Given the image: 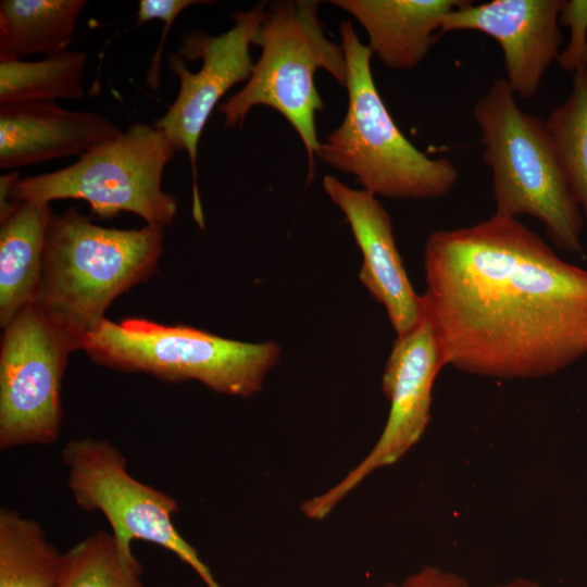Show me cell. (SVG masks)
<instances>
[{"label": "cell", "mask_w": 587, "mask_h": 587, "mask_svg": "<svg viewBox=\"0 0 587 587\" xmlns=\"http://www.w3.org/2000/svg\"><path fill=\"white\" fill-rule=\"evenodd\" d=\"M423 266V316L444 366L535 379L587 355V268L517 218L430 233Z\"/></svg>", "instance_id": "obj_1"}, {"label": "cell", "mask_w": 587, "mask_h": 587, "mask_svg": "<svg viewBox=\"0 0 587 587\" xmlns=\"http://www.w3.org/2000/svg\"><path fill=\"white\" fill-rule=\"evenodd\" d=\"M164 228H108L76 208L52 215L33 304L55 325L83 338L107 319L113 300L157 271Z\"/></svg>", "instance_id": "obj_2"}, {"label": "cell", "mask_w": 587, "mask_h": 587, "mask_svg": "<svg viewBox=\"0 0 587 587\" xmlns=\"http://www.w3.org/2000/svg\"><path fill=\"white\" fill-rule=\"evenodd\" d=\"M473 116L491 171L495 214L532 216L558 248L585 255L583 214L545 120L523 111L501 77L475 102Z\"/></svg>", "instance_id": "obj_3"}, {"label": "cell", "mask_w": 587, "mask_h": 587, "mask_svg": "<svg viewBox=\"0 0 587 587\" xmlns=\"http://www.w3.org/2000/svg\"><path fill=\"white\" fill-rule=\"evenodd\" d=\"M339 35L347 61L348 107L315 155L353 175L362 189L376 197H446L459 179L457 166L448 158L427 157L402 134L376 88L367 45L350 21L339 25Z\"/></svg>", "instance_id": "obj_4"}, {"label": "cell", "mask_w": 587, "mask_h": 587, "mask_svg": "<svg viewBox=\"0 0 587 587\" xmlns=\"http://www.w3.org/2000/svg\"><path fill=\"white\" fill-rule=\"evenodd\" d=\"M317 0H280L267 7L253 39L261 55L246 85L218 105L227 128L242 127L257 105L279 112L296 129L308 155V183L314 177L320 145L315 115L324 109L315 87L319 68L345 87L347 61L341 43L332 41L319 17Z\"/></svg>", "instance_id": "obj_5"}, {"label": "cell", "mask_w": 587, "mask_h": 587, "mask_svg": "<svg viewBox=\"0 0 587 587\" xmlns=\"http://www.w3.org/2000/svg\"><path fill=\"white\" fill-rule=\"evenodd\" d=\"M82 350L112 370L168 383L197 380L215 392L243 398L261 390L280 358L274 341L243 342L145 317L105 319L83 338Z\"/></svg>", "instance_id": "obj_6"}, {"label": "cell", "mask_w": 587, "mask_h": 587, "mask_svg": "<svg viewBox=\"0 0 587 587\" xmlns=\"http://www.w3.org/2000/svg\"><path fill=\"white\" fill-rule=\"evenodd\" d=\"M176 152L154 125L135 123L70 166L17 179L10 200L50 203L82 199L100 217L126 211L139 215L148 225L165 228L176 215L177 198L162 189V176Z\"/></svg>", "instance_id": "obj_7"}, {"label": "cell", "mask_w": 587, "mask_h": 587, "mask_svg": "<svg viewBox=\"0 0 587 587\" xmlns=\"http://www.w3.org/2000/svg\"><path fill=\"white\" fill-rule=\"evenodd\" d=\"M62 461L75 503L86 512L103 514L122 552L135 555L133 540L155 544L188 564L208 587H220L173 523V515L179 511L177 501L134 477L125 457L111 441L72 439L62 449Z\"/></svg>", "instance_id": "obj_8"}, {"label": "cell", "mask_w": 587, "mask_h": 587, "mask_svg": "<svg viewBox=\"0 0 587 587\" xmlns=\"http://www.w3.org/2000/svg\"><path fill=\"white\" fill-rule=\"evenodd\" d=\"M74 336L33 304L3 328L0 348V449L50 445L60 436L61 388Z\"/></svg>", "instance_id": "obj_9"}, {"label": "cell", "mask_w": 587, "mask_h": 587, "mask_svg": "<svg viewBox=\"0 0 587 587\" xmlns=\"http://www.w3.org/2000/svg\"><path fill=\"white\" fill-rule=\"evenodd\" d=\"M259 2L232 15L233 27L218 36L202 29L182 37L177 53L168 57V68L179 79L177 97L153 125L163 132L177 152L186 151L192 172V211L200 227L203 214L197 183L198 143L215 105L235 85L247 82L253 70L250 47L266 15Z\"/></svg>", "instance_id": "obj_10"}, {"label": "cell", "mask_w": 587, "mask_h": 587, "mask_svg": "<svg viewBox=\"0 0 587 587\" xmlns=\"http://www.w3.org/2000/svg\"><path fill=\"white\" fill-rule=\"evenodd\" d=\"M442 367L437 340L423 316L415 329L397 337L387 360L382 389L390 408L379 438L336 485L302 503V514L325 519L369 475L407 454L429 423L433 386Z\"/></svg>", "instance_id": "obj_11"}, {"label": "cell", "mask_w": 587, "mask_h": 587, "mask_svg": "<svg viewBox=\"0 0 587 587\" xmlns=\"http://www.w3.org/2000/svg\"><path fill=\"white\" fill-rule=\"evenodd\" d=\"M564 0L467 1L448 13L440 33L480 32L494 38L503 55L505 80L513 92L530 99L555 61L563 42L560 11Z\"/></svg>", "instance_id": "obj_12"}, {"label": "cell", "mask_w": 587, "mask_h": 587, "mask_svg": "<svg viewBox=\"0 0 587 587\" xmlns=\"http://www.w3.org/2000/svg\"><path fill=\"white\" fill-rule=\"evenodd\" d=\"M323 188L345 214L361 250L362 285L385 308L398 337L411 333L423 320L422 297L408 277L388 212L376 196L333 175L324 176Z\"/></svg>", "instance_id": "obj_13"}, {"label": "cell", "mask_w": 587, "mask_h": 587, "mask_svg": "<svg viewBox=\"0 0 587 587\" xmlns=\"http://www.w3.org/2000/svg\"><path fill=\"white\" fill-rule=\"evenodd\" d=\"M123 132L105 115L71 111L55 101L0 105V168L83 155Z\"/></svg>", "instance_id": "obj_14"}, {"label": "cell", "mask_w": 587, "mask_h": 587, "mask_svg": "<svg viewBox=\"0 0 587 587\" xmlns=\"http://www.w3.org/2000/svg\"><path fill=\"white\" fill-rule=\"evenodd\" d=\"M365 29L372 54L388 68L411 70L426 58L442 18L467 0H332Z\"/></svg>", "instance_id": "obj_15"}, {"label": "cell", "mask_w": 587, "mask_h": 587, "mask_svg": "<svg viewBox=\"0 0 587 587\" xmlns=\"http://www.w3.org/2000/svg\"><path fill=\"white\" fill-rule=\"evenodd\" d=\"M50 203L17 202L0 218V326L33 302L40 277Z\"/></svg>", "instance_id": "obj_16"}, {"label": "cell", "mask_w": 587, "mask_h": 587, "mask_svg": "<svg viewBox=\"0 0 587 587\" xmlns=\"http://www.w3.org/2000/svg\"><path fill=\"white\" fill-rule=\"evenodd\" d=\"M86 0H1L0 62L67 50Z\"/></svg>", "instance_id": "obj_17"}, {"label": "cell", "mask_w": 587, "mask_h": 587, "mask_svg": "<svg viewBox=\"0 0 587 587\" xmlns=\"http://www.w3.org/2000/svg\"><path fill=\"white\" fill-rule=\"evenodd\" d=\"M64 559L38 522L0 509V587H55Z\"/></svg>", "instance_id": "obj_18"}, {"label": "cell", "mask_w": 587, "mask_h": 587, "mask_svg": "<svg viewBox=\"0 0 587 587\" xmlns=\"http://www.w3.org/2000/svg\"><path fill=\"white\" fill-rule=\"evenodd\" d=\"M88 55L65 50L38 61L0 62V105L25 101L78 100Z\"/></svg>", "instance_id": "obj_19"}, {"label": "cell", "mask_w": 587, "mask_h": 587, "mask_svg": "<svg viewBox=\"0 0 587 587\" xmlns=\"http://www.w3.org/2000/svg\"><path fill=\"white\" fill-rule=\"evenodd\" d=\"M545 122L573 198L587 218V67L573 73L567 98Z\"/></svg>", "instance_id": "obj_20"}, {"label": "cell", "mask_w": 587, "mask_h": 587, "mask_svg": "<svg viewBox=\"0 0 587 587\" xmlns=\"http://www.w3.org/2000/svg\"><path fill=\"white\" fill-rule=\"evenodd\" d=\"M135 555L120 550L111 533L98 530L65 552L55 587H145Z\"/></svg>", "instance_id": "obj_21"}, {"label": "cell", "mask_w": 587, "mask_h": 587, "mask_svg": "<svg viewBox=\"0 0 587 587\" xmlns=\"http://www.w3.org/2000/svg\"><path fill=\"white\" fill-rule=\"evenodd\" d=\"M213 3L203 0H140L136 15V26L152 20H160L164 28L160 43L152 55L150 67L146 75V83L152 89H159L161 85V55L166 35L175 18L187 8L199 4Z\"/></svg>", "instance_id": "obj_22"}, {"label": "cell", "mask_w": 587, "mask_h": 587, "mask_svg": "<svg viewBox=\"0 0 587 587\" xmlns=\"http://www.w3.org/2000/svg\"><path fill=\"white\" fill-rule=\"evenodd\" d=\"M559 21L570 28V41L555 60L559 66L573 73L587 67V0H564Z\"/></svg>", "instance_id": "obj_23"}, {"label": "cell", "mask_w": 587, "mask_h": 587, "mask_svg": "<svg viewBox=\"0 0 587 587\" xmlns=\"http://www.w3.org/2000/svg\"><path fill=\"white\" fill-rule=\"evenodd\" d=\"M383 587H470V585L458 573L425 564L401 582L387 583Z\"/></svg>", "instance_id": "obj_24"}, {"label": "cell", "mask_w": 587, "mask_h": 587, "mask_svg": "<svg viewBox=\"0 0 587 587\" xmlns=\"http://www.w3.org/2000/svg\"><path fill=\"white\" fill-rule=\"evenodd\" d=\"M20 179L18 172H10L0 177V218L7 216L17 202L10 200L13 185Z\"/></svg>", "instance_id": "obj_25"}, {"label": "cell", "mask_w": 587, "mask_h": 587, "mask_svg": "<svg viewBox=\"0 0 587 587\" xmlns=\"http://www.w3.org/2000/svg\"><path fill=\"white\" fill-rule=\"evenodd\" d=\"M491 587H544V586H541L539 583L534 582L532 579L517 577L510 582L491 586Z\"/></svg>", "instance_id": "obj_26"}]
</instances>
